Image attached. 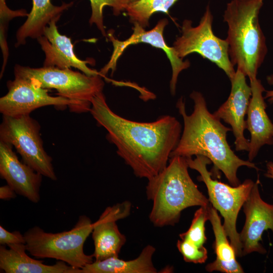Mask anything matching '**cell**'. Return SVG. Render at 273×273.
I'll return each mask as SVG.
<instances>
[{
	"label": "cell",
	"instance_id": "1",
	"mask_svg": "<svg viewBox=\"0 0 273 273\" xmlns=\"http://www.w3.org/2000/svg\"><path fill=\"white\" fill-rule=\"evenodd\" d=\"M89 112L107 130L117 154L140 178L149 179L161 172L180 138L181 126L174 117L163 115L150 122L127 119L111 109L103 92L92 99Z\"/></svg>",
	"mask_w": 273,
	"mask_h": 273
},
{
	"label": "cell",
	"instance_id": "2",
	"mask_svg": "<svg viewBox=\"0 0 273 273\" xmlns=\"http://www.w3.org/2000/svg\"><path fill=\"white\" fill-rule=\"evenodd\" d=\"M194 101V110L188 115L183 97L176 103V108L182 116L184 129L179 141L170 158L181 156L192 158L202 155L213 163L214 169L220 170L233 186L241 183L237 177L238 168L242 166L258 169L255 164L238 157L231 149L227 140L228 131L232 130L222 124L220 119L207 109L202 94L193 91L190 96Z\"/></svg>",
	"mask_w": 273,
	"mask_h": 273
},
{
	"label": "cell",
	"instance_id": "3",
	"mask_svg": "<svg viewBox=\"0 0 273 273\" xmlns=\"http://www.w3.org/2000/svg\"><path fill=\"white\" fill-rule=\"evenodd\" d=\"M188 168L186 158L173 156L161 172L148 179L146 195L153 202L149 217L154 226L174 225L186 208L210 204L192 179Z\"/></svg>",
	"mask_w": 273,
	"mask_h": 273
},
{
	"label": "cell",
	"instance_id": "4",
	"mask_svg": "<svg viewBox=\"0 0 273 273\" xmlns=\"http://www.w3.org/2000/svg\"><path fill=\"white\" fill-rule=\"evenodd\" d=\"M263 1L232 0L223 15L229 27L226 39L231 61L250 80L256 78L267 52L258 19Z\"/></svg>",
	"mask_w": 273,
	"mask_h": 273
},
{
	"label": "cell",
	"instance_id": "5",
	"mask_svg": "<svg viewBox=\"0 0 273 273\" xmlns=\"http://www.w3.org/2000/svg\"><path fill=\"white\" fill-rule=\"evenodd\" d=\"M93 223L86 215H80L74 227L58 233L45 232L39 226L24 234L26 250L38 258H53L82 268L94 262V256L84 252L85 241L92 233Z\"/></svg>",
	"mask_w": 273,
	"mask_h": 273
},
{
	"label": "cell",
	"instance_id": "6",
	"mask_svg": "<svg viewBox=\"0 0 273 273\" xmlns=\"http://www.w3.org/2000/svg\"><path fill=\"white\" fill-rule=\"evenodd\" d=\"M14 75L15 77L28 80L37 86L55 89L59 96L76 102L82 112L90 111L92 99L103 92L104 86L100 74L88 76L70 68L44 66L35 68L16 65Z\"/></svg>",
	"mask_w": 273,
	"mask_h": 273
},
{
	"label": "cell",
	"instance_id": "7",
	"mask_svg": "<svg viewBox=\"0 0 273 273\" xmlns=\"http://www.w3.org/2000/svg\"><path fill=\"white\" fill-rule=\"evenodd\" d=\"M186 158L189 167L200 173L197 179L205 184L210 203L223 217V226L236 255L242 257V246L236 229L237 219L254 182L248 179L237 186L231 187L212 178L211 173L207 168L212 162L207 157L197 155L194 159L192 157Z\"/></svg>",
	"mask_w": 273,
	"mask_h": 273
},
{
	"label": "cell",
	"instance_id": "8",
	"mask_svg": "<svg viewBox=\"0 0 273 273\" xmlns=\"http://www.w3.org/2000/svg\"><path fill=\"white\" fill-rule=\"evenodd\" d=\"M38 122L30 115L12 117L3 115L0 141L15 147L22 162L42 176L57 179L52 159L45 151Z\"/></svg>",
	"mask_w": 273,
	"mask_h": 273
},
{
	"label": "cell",
	"instance_id": "9",
	"mask_svg": "<svg viewBox=\"0 0 273 273\" xmlns=\"http://www.w3.org/2000/svg\"><path fill=\"white\" fill-rule=\"evenodd\" d=\"M212 21L209 6L197 26L193 27L191 21L184 20L181 35L176 39L173 47L181 59L192 53L199 54L222 69L231 80L236 71L230 60L229 43L226 39H222L214 35Z\"/></svg>",
	"mask_w": 273,
	"mask_h": 273
},
{
	"label": "cell",
	"instance_id": "10",
	"mask_svg": "<svg viewBox=\"0 0 273 273\" xmlns=\"http://www.w3.org/2000/svg\"><path fill=\"white\" fill-rule=\"evenodd\" d=\"M7 87L8 93L0 99V112L3 115H28L33 110L47 106H68L71 112L82 113L76 102L59 96H51L48 89L37 86L26 79L15 77L14 80L8 81Z\"/></svg>",
	"mask_w": 273,
	"mask_h": 273
},
{
	"label": "cell",
	"instance_id": "11",
	"mask_svg": "<svg viewBox=\"0 0 273 273\" xmlns=\"http://www.w3.org/2000/svg\"><path fill=\"white\" fill-rule=\"evenodd\" d=\"M167 24V20L163 19L160 20L152 29L146 31L144 28L138 23H134L132 34L124 41L119 40L115 38L112 33H109V38L113 43L114 50L110 60L99 72L100 74L104 76L110 69L113 72L115 70L118 59L128 46L138 43H147L154 47L162 49L169 59L172 67L170 89L171 94L174 95L179 74L183 70L189 67L190 63L188 60L183 61V59L177 56L174 48L170 47L166 43L163 37V31Z\"/></svg>",
	"mask_w": 273,
	"mask_h": 273
},
{
	"label": "cell",
	"instance_id": "12",
	"mask_svg": "<svg viewBox=\"0 0 273 273\" xmlns=\"http://www.w3.org/2000/svg\"><path fill=\"white\" fill-rule=\"evenodd\" d=\"M257 179L243 205L246 218L239 234L242 256L254 252L265 254L266 250L260 243L262 235L268 229L273 233V205L261 199Z\"/></svg>",
	"mask_w": 273,
	"mask_h": 273
},
{
	"label": "cell",
	"instance_id": "13",
	"mask_svg": "<svg viewBox=\"0 0 273 273\" xmlns=\"http://www.w3.org/2000/svg\"><path fill=\"white\" fill-rule=\"evenodd\" d=\"M131 203L128 201L107 207L99 218L93 223L92 238L95 261L118 257L126 237L118 229L116 221L127 217L130 212Z\"/></svg>",
	"mask_w": 273,
	"mask_h": 273
},
{
	"label": "cell",
	"instance_id": "14",
	"mask_svg": "<svg viewBox=\"0 0 273 273\" xmlns=\"http://www.w3.org/2000/svg\"><path fill=\"white\" fill-rule=\"evenodd\" d=\"M246 76L239 69L231 80L232 88L227 100L213 114L230 125L235 138L236 150L249 151V141L244 135L247 128L245 116L247 113L252 90Z\"/></svg>",
	"mask_w": 273,
	"mask_h": 273
},
{
	"label": "cell",
	"instance_id": "15",
	"mask_svg": "<svg viewBox=\"0 0 273 273\" xmlns=\"http://www.w3.org/2000/svg\"><path fill=\"white\" fill-rule=\"evenodd\" d=\"M0 175L16 193L33 203L40 200L42 175L21 162L13 146L0 141Z\"/></svg>",
	"mask_w": 273,
	"mask_h": 273
},
{
	"label": "cell",
	"instance_id": "16",
	"mask_svg": "<svg viewBox=\"0 0 273 273\" xmlns=\"http://www.w3.org/2000/svg\"><path fill=\"white\" fill-rule=\"evenodd\" d=\"M60 18H55L46 27L43 35L37 39L45 54L44 67H55L61 69L74 67L88 76L100 74L99 72L88 67L92 62L78 59L73 51L71 39L61 34L56 22Z\"/></svg>",
	"mask_w": 273,
	"mask_h": 273
},
{
	"label": "cell",
	"instance_id": "17",
	"mask_svg": "<svg viewBox=\"0 0 273 273\" xmlns=\"http://www.w3.org/2000/svg\"><path fill=\"white\" fill-rule=\"evenodd\" d=\"M250 81L252 96L246 122L251 135L248 158L251 162L262 146L273 145V123L265 111L266 105L262 96L265 90L260 80L256 78Z\"/></svg>",
	"mask_w": 273,
	"mask_h": 273
},
{
	"label": "cell",
	"instance_id": "18",
	"mask_svg": "<svg viewBox=\"0 0 273 273\" xmlns=\"http://www.w3.org/2000/svg\"><path fill=\"white\" fill-rule=\"evenodd\" d=\"M0 247V268L6 273H82L81 268L59 260L47 265L42 260L35 259L26 253L25 244Z\"/></svg>",
	"mask_w": 273,
	"mask_h": 273
},
{
	"label": "cell",
	"instance_id": "19",
	"mask_svg": "<svg viewBox=\"0 0 273 273\" xmlns=\"http://www.w3.org/2000/svg\"><path fill=\"white\" fill-rule=\"evenodd\" d=\"M32 8L27 19L16 33V47L24 44L28 37L36 38L43 35L50 22L60 18L62 13L71 7L73 2L63 3L61 6L53 5L51 0H32Z\"/></svg>",
	"mask_w": 273,
	"mask_h": 273
},
{
	"label": "cell",
	"instance_id": "20",
	"mask_svg": "<svg viewBox=\"0 0 273 273\" xmlns=\"http://www.w3.org/2000/svg\"><path fill=\"white\" fill-rule=\"evenodd\" d=\"M208 220L211 222L215 236L213 248L216 258L213 262L206 266V270L209 272H244L242 266L236 260L235 250L229 242L217 210L210 203L208 206Z\"/></svg>",
	"mask_w": 273,
	"mask_h": 273
},
{
	"label": "cell",
	"instance_id": "21",
	"mask_svg": "<svg viewBox=\"0 0 273 273\" xmlns=\"http://www.w3.org/2000/svg\"><path fill=\"white\" fill-rule=\"evenodd\" d=\"M155 251L154 246L148 245L134 259L126 261L112 257L87 264L81 269L82 273H156L152 260Z\"/></svg>",
	"mask_w": 273,
	"mask_h": 273
},
{
	"label": "cell",
	"instance_id": "22",
	"mask_svg": "<svg viewBox=\"0 0 273 273\" xmlns=\"http://www.w3.org/2000/svg\"><path fill=\"white\" fill-rule=\"evenodd\" d=\"M178 0H124L123 9L133 24L144 28L149 25L151 16L155 12L169 14V9Z\"/></svg>",
	"mask_w": 273,
	"mask_h": 273
},
{
	"label": "cell",
	"instance_id": "23",
	"mask_svg": "<svg viewBox=\"0 0 273 273\" xmlns=\"http://www.w3.org/2000/svg\"><path fill=\"white\" fill-rule=\"evenodd\" d=\"M208 206L200 207L197 210L189 229L179 234L181 239L187 240L200 247L203 246L207 240L205 224L208 220Z\"/></svg>",
	"mask_w": 273,
	"mask_h": 273
},
{
	"label": "cell",
	"instance_id": "24",
	"mask_svg": "<svg viewBox=\"0 0 273 273\" xmlns=\"http://www.w3.org/2000/svg\"><path fill=\"white\" fill-rule=\"evenodd\" d=\"M0 13H1V39L0 44L3 56V64L1 71V76L3 75L5 66L6 65L9 50L7 43V31L9 22L13 18L16 17L28 16L29 14L25 10L21 9L13 11L10 9L6 4V0H0Z\"/></svg>",
	"mask_w": 273,
	"mask_h": 273
},
{
	"label": "cell",
	"instance_id": "25",
	"mask_svg": "<svg viewBox=\"0 0 273 273\" xmlns=\"http://www.w3.org/2000/svg\"><path fill=\"white\" fill-rule=\"evenodd\" d=\"M92 8V15L89 23L95 24L104 36H106V31L103 23V10L105 6L112 8L113 13L117 15L123 11L124 0H89Z\"/></svg>",
	"mask_w": 273,
	"mask_h": 273
},
{
	"label": "cell",
	"instance_id": "26",
	"mask_svg": "<svg viewBox=\"0 0 273 273\" xmlns=\"http://www.w3.org/2000/svg\"><path fill=\"white\" fill-rule=\"evenodd\" d=\"M177 248L187 262L203 263L207 259V250L185 239L178 240Z\"/></svg>",
	"mask_w": 273,
	"mask_h": 273
},
{
	"label": "cell",
	"instance_id": "27",
	"mask_svg": "<svg viewBox=\"0 0 273 273\" xmlns=\"http://www.w3.org/2000/svg\"><path fill=\"white\" fill-rule=\"evenodd\" d=\"M0 244L2 245L12 244H25V239L24 235H22L18 231L9 232L0 225Z\"/></svg>",
	"mask_w": 273,
	"mask_h": 273
},
{
	"label": "cell",
	"instance_id": "28",
	"mask_svg": "<svg viewBox=\"0 0 273 273\" xmlns=\"http://www.w3.org/2000/svg\"><path fill=\"white\" fill-rule=\"evenodd\" d=\"M16 193L8 184L0 187V198L3 200H8L15 198Z\"/></svg>",
	"mask_w": 273,
	"mask_h": 273
},
{
	"label": "cell",
	"instance_id": "29",
	"mask_svg": "<svg viewBox=\"0 0 273 273\" xmlns=\"http://www.w3.org/2000/svg\"><path fill=\"white\" fill-rule=\"evenodd\" d=\"M267 80L269 84H273V75L267 76ZM264 98L267 99V101L269 103H273V90L266 91Z\"/></svg>",
	"mask_w": 273,
	"mask_h": 273
},
{
	"label": "cell",
	"instance_id": "30",
	"mask_svg": "<svg viewBox=\"0 0 273 273\" xmlns=\"http://www.w3.org/2000/svg\"><path fill=\"white\" fill-rule=\"evenodd\" d=\"M266 172L265 176L268 178L273 179V162L269 161L266 164Z\"/></svg>",
	"mask_w": 273,
	"mask_h": 273
}]
</instances>
